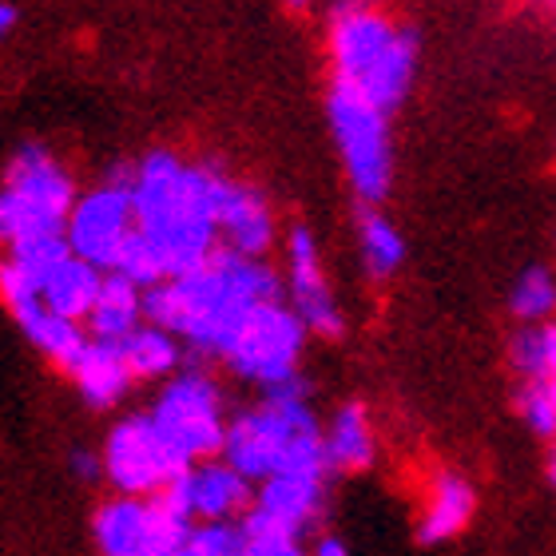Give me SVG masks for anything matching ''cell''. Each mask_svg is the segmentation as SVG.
Segmentation results:
<instances>
[{"instance_id":"cell-1","label":"cell","mask_w":556,"mask_h":556,"mask_svg":"<svg viewBox=\"0 0 556 556\" xmlns=\"http://www.w3.org/2000/svg\"><path fill=\"white\" fill-rule=\"evenodd\" d=\"M219 167L184 163L172 151H151L131 172L136 235L160 263L163 282L219 251Z\"/></svg>"},{"instance_id":"cell-2","label":"cell","mask_w":556,"mask_h":556,"mask_svg":"<svg viewBox=\"0 0 556 556\" xmlns=\"http://www.w3.org/2000/svg\"><path fill=\"white\" fill-rule=\"evenodd\" d=\"M275 299L278 278L263 258L219 247L195 270L143 290V318L199 354H227L247 318Z\"/></svg>"},{"instance_id":"cell-3","label":"cell","mask_w":556,"mask_h":556,"mask_svg":"<svg viewBox=\"0 0 556 556\" xmlns=\"http://www.w3.org/2000/svg\"><path fill=\"white\" fill-rule=\"evenodd\" d=\"M330 60L338 88L358 92L390 116L414 88L417 36L370 0H338L330 12Z\"/></svg>"},{"instance_id":"cell-4","label":"cell","mask_w":556,"mask_h":556,"mask_svg":"<svg viewBox=\"0 0 556 556\" xmlns=\"http://www.w3.org/2000/svg\"><path fill=\"white\" fill-rule=\"evenodd\" d=\"M223 462L247 481H267L275 473H326L323 429L306 406L299 378L278 382L255 409L239 414L227 426Z\"/></svg>"},{"instance_id":"cell-5","label":"cell","mask_w":556,"mask_h":556,"mask_svg":"<svg viewBox=\"0 0 556 556\" xmlns=\"http://www.w3.org/2000/svg\"><path fill=\"white\" fill-rule=\"evenodd\" d=\"M72 207H76V191L68 172L60 167L56 155L28 143L16 151L0 187V243L4 251H12L36 239L64 235Z\"/></svg>"},{"instance_id":"cell-6","label":"cell","mask_w":556,"mask_h":556,"mask_svg":"<svg viewBox=\"0 0 556 556\" xmlns=\"http://www.w3.org/2000/svg\"><path fill=\"white\" fill-rule=\"evenodd\" d=\"M326 116L330 131L342 151V167L350 175V187L362 195V203H378L390 191V175H394V148H390V128H386V112L362 100L350 88H330L326 100Z\"/></svg>"},{"instance_id":"cell-7","label":"cell","mask_w":556,"mask_h":556,"mask_svg":"<svg viewBox=\"0 0 556 556\" xmlns=\"http://www.w3.org/2000/svg\"><path fill=\"white\" fill-rule=\"evenodd\" d=\"M151 421L160 426V433L172 441V450L187 465L223 453L227 426H231L223 417L219 386L199 370H187L163 386V394L155 397V409H151Z\"/></svg>"},{"instance_id":"cell-8","label":"cell","mask_w":556,"mask_h":556,"mask_svg":"<svg viewBox=\"0 0 556 556\" xmlns=\"http://www.w3.org/2000/svg\"><path fill=\"white\" fill-rule=\"evenodd\" d=\"M302 342H306V323L294 314V306H282V299H275L247 318L223 358L239 378L270 390L299 378Z\"/></svg>"},{"instance_id":"cell-9","label":"cell","mask_w":556,"mask_h":556,"mask_svg":"<svg viewBox=\"0 0 556 556\" xmlns=\"http://www.w3.org/2000/svg\"><path fill=\"white\" fill-rule=\"evenodd\" d=\"M191 465L172 450V441L163 438L151 414L124 417L104 450V473L124 497H155L163 489L179 481Z\"/></svg>"},{"instance_id":"cell-10","label":"cell","mask_w":556,"mask_h":556,"mask_svg":"<svg viewBox=\"0 0 556 556\" xmlns=\"http://www.w3.org/2000/svg\"><path fill=\"white\" fill-rule=\"evenodd\" d=\"M68 247L72 255L92 263L96 270L112 275L124 255V247L136 235V207H131V175H116L112 184L92 187L76 199L68 215Z\"/></svg>"},{"instance_id":"cell-11","label":"cell","mask_w":556,"mask_h":556,"mask_svg":"<svg viewBox=\"0 0 556 556\" xmlns=\"http://www.w3.org/2000/svg\"><path fill=\"white\" fill-rule=\"evenodd\" d=\"M287 287H290V306L306 323V330L326 338L342 334V314H338V302L323 275L318 243H314V235L306 227H294L287 239Z\"/></svg>"},{"instance_id":"cell-12","label":"cell","mask_w":556,"mask_h":556,"mask_svg":"<svg viewBox=\"0 0 556 556\" xmlns=\"http://www.w3.org/2000/svg\"><path fill=\"white\" fill-rule=\"evenodd\" d=\"M172 493L175 505L191 517V521L203 525H219L231 521L235 513L247 509L251 501V481H247L239 469H231L227 462H195L179 481L163 489Z\"/></svg>"},{"instance_id":"cell-13","label":"cell","mask_w":556,"mask_h":556,"mask_svg":"<svg viewBox=\"0 0 556 556\" xmlns=\"http://www.w3.org/2000/svg\"><path fill=\"white\" fill-rule=\"evenodd\" d=\"M219 239L251 258H263L275 243V219H270L267 199L255 187L235 184L227 175L219 187Z\"/></svg>"},{"instance_id":"cell-14","label":"cell","mask_w":556,"mask_h":556,"mask_svg":"<svg viewBox=\"0 0 556 556\" xmlns=\"http://www.w3.org/2000/svg\"><path fill=\"white\" fill-rule=\"evenodd\" d=\"M323 477L326 473H275L263 481L251 517L275 525L282 533L299 536L323 509Z\"/></svg>"},{"instance_id":"cell-15","label":"cell","mask_w":556,"mask_h":556,"mask_svg":"<svg viewBox=\"0 0 556 556\" xmlns=\"http://www.w3.org/2000/svg\"><path fill=\"white\" fill-rule=\"evenodd\" d=\"M36 282H40V299H45L48 311L60 314V318H72V323H84L88 311L96 306V299H100L104 270H96L92 263H84L76 255H64Z\"/></svg>"},{"instance_id":"cell-16","label":"cell","mask_w":556,"mask_h":556,"mask_svg":"<svg viewBox=\"0 0 556 556\" xmlns=\"http://www.w3.org/2000/svg\"><path fill=\"white\" fill-rule=\"evenodd\" d=\"M88 334L96 342H108V346H119L124 338H131L143 326V290L136 282H128L124 275H104V287H100V299L84 318Z\"/></svg>"},{"instance_id":"cell-17","label":"cell","mask_w":556,"mask_h":556,"mask_svg":"<svg viewBox=\"0 0 556 556\" xmlns=\"http://www.w3.org/2000/svg\"><path fill=\"white\" fill-rule=\"evenodd\" d=\"M68 374L76 378V386H80L84 402L96 409L116 406L119 397L128 394V386L136 382L124 354H119V346H108V342H96V338L88 342V350H84L80 362H76Z\"/></svg>"},{"instance_id":"cell-18","label":"cell","mask_w":556,"mask_h":556,"mask_svg":"<svg viewBox=\"0 0 556 556\" xmlns=\"http://www.w3.org/2000/svg\"><path fill=\"white\" fill-rule=\"evenodd\" d=\"M473 489L469 481L457 473H441L433 485H429V497H426V509H421V525H417V536L426 541V545H441V541H450L457 536L469 525L473 517Z\"/></svg>"},{"instance_id":"cell-19","label":"cell","mask_w":556,"mask_h":556,"mask_svg":"<svg viewBox=\"0 0 556 556\" xmlns=\"http://www.w3.org/2000/svg\"><path fill=\"white\" fill-rule=\"evenodd\" d=\"M326 445V465L338 473H354L366 469L374 462V429L370 417L362 406H342L330 421V429L323 433Z\"/></svg>"},{"instance_id":"cell-20","label":"cell","mask_w":556,"mask_h":556,"mask_svg":"<svg viewBox=\"0 0 556 556\" xmlns=\"http://www.w3.org/2000/svg\"><path fill=\"white\" fill-rule=\"evenodd\" d=\"M21 330L28 334V342H33L40 354H48V358L56 362V366H64V370H72V366L80 362L84 350H88V342H92L88 326L72 323V318H60V314H52L48 306H40V311H33L28 318H21Z\"/></svg>"},{"instance_id":"cell-21","label":"cell","mask_w":556,"mask_h":556,"mask_svg":"<svg viewBox=\"0 0 556 556\" xmlns=\"http://www.w3.org/2000/svg\"><path fill=\"white\" fill-rule=\"evenodd\" d=\"M119 354L128 362L131 378H163L179 366V338L167 334L163 326L143 323L136 334L119 342Z\"/></svg>"},{"instance_id":"cell-22","label":"cell","mask_w":556,"mask_h":556,"mask_svg":"<svg viewBox=\"0 0 556 556\" xmlns=\"http://www.w3.org/2000/svg\"><path fill=\"white\" fill-rule=\"evenodd\" d=\"M358 247H362V263L374 278H390L402 258H406V239L394 223L378 215V211H366L358 219Z\"/></svg>"},{"instance_id":"cell-23","label":"cell","mask_w":556,"mask_h":556,"mask_svg":"<svg viewBox=\"0 0 556 556\" xmlns=\"http://www.w3.org/2000/svg\"><path fill=\"white\" fill-rule=\"evenodd\" d=\"M513 366L525 382H553L556 378V326L533 323L513 338Z\"/></svg>"},{"instance_id":"cell-24","label":"cell","mask_w":556,"mask_h":556,"mask_svg":"<svg viewBox=\"0 0 556 556\" xmlns=\"http://www.w3.org/2000/svg\"><path fill=\"white\" fill-rule=\"evenodd\" d=\"M509 311L521 318V323H548L556 314V275L545 267H529L517 282H513L509 294Z\"/></svg>"},{"instance_id":"cell-25","label":"cell","mask_w":556,"mask_h":556,"mask_svg":"<svg viewBox=\"0 0 556 556\" xmlns=\"http://www.w3.org/2000/svg\"><path fill=\"white\" fill-rule=\"evenodd\" d=\"M175 556H243V525H195Z\"/></svg>"},{"instance_id":"cell-26","label":"cell","mask_w":556,"mask_h":556,"mask_svg":"<svg viewBox=\"0 0 556 556\" xmlns=\"http://www.w3.org/2000/svg\"><path fill=\"white\" fill-rule=\"evenodd\" d=\"M243 556H302V548H299V536L294 533H282V529H275V525L258 521V517L247 513Z\"/></svg>"},{"instance_id":"cell-27","label":"cell","mask_w":556,"mask_h":556,"mask_svg":"<svg viewBox=\"0 0 556 556\" xmlns=\"http://www.w3.org/2000/svg\"><path fill=\"white\" fill-rule=\"evenodd\" d=\"M517 409H521V421L533 433L556 438V397L548 382H525V390L517 394Z\"/></svg>"},{"instance_id":"cell-28","label":"cell","mask_w":556,"mask_h":556,"mask_svg":"<svg viewBox=\"0 0 556 556\" xmlns=\"http://www.w3.org/2000/svg\"><path fill=\"white\" fill-rule=\"evenodd\" d=\"M72 465H76V473H80L84 481H92V477L100 473V462H96V457H88V453H76V462H72Z\"/></svg>"},{"instance_id":"cell-29","label":"cell","mask_w":556,"mask_h":556,"mask_svg":"<svg viewBox=\"0 0 556 556\" xmlns=\"http://www.w3.org/2000/svg\"><path fill=\"white\" fill-rule=\"evenodd\" d=\"M12 24H16V9L0 0V36H9V33H12Z\"/></svg>"},{"instance_id":"cell-30","label":"cell","mask_w":556,"mask_h":556,"mask_svg":"<svg viewBox=\"0 0 556 556\" xmlns=\"http://www.w3.org/2000/svg\"><path fill=\"white\" fill-rule=\"evenodd\" d=\"M314 556H346V548L338 545L334 536H326V541H318V548H314Z\"/></svg>"},{"instance_id":"cell-31","label":"cell","mask_w":556,"mask_h":556,"mask_svg":"<svg viewBox=\"0 0 556 556\" xmlns=\"http://www.w3.org/2000/svg\"><path fill=\"white\" fill-rule=\"evenodd\" d=\"M290 9H306V4H314V0H287Z\"/></svg>"},{"instance_id":"cell-32","label":"cell","mask_w":556,"mask_h":556,"mask_svg":"<svg viewBox=\"0 0 556 556\" xmlns=\"http://www.w3.org/2000/svg\"><path fill=\"white\" fill-rule=\"evenodd\" d=\"M548 473H553V481H556V453H553V465H548Z\"/></svg>"},{"instance_id":"cell-33","label":"cell","mask_w":556,"mask_h":556,"mask_svg":"<svg viewBox=\"0 0 556 556\" xmlns=\"http://www.w3.org/2000/svg\"><path fill=\"white\" fill-rule=\"evenodd\" d=\"M541 4H545V9H553V12H556V0H541Z\"/></svg>"},{"instance_id":"cell-34","label":"cell","mask_w":556,"mask_h":556,"mask_svg":"<svg viewBox=\"0 0 556 556\" xmlns=\"http://www.w3.org/2000/svg\"><path fill=\"white\" fill-rule=\"evenodd\" d=\"M548 390H553V397H556V378H553V382H548Z\"/></svg>"}]
</instances>
